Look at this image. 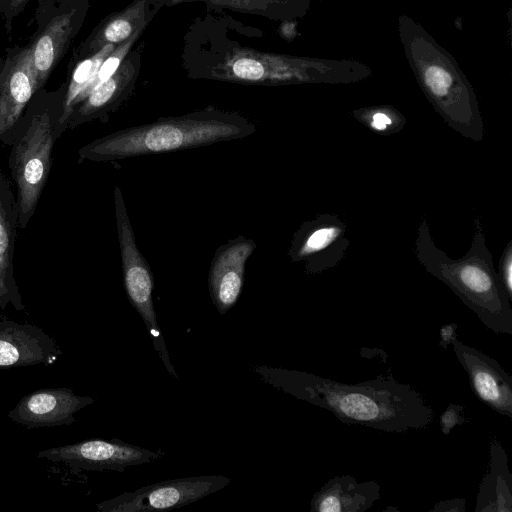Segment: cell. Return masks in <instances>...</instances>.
<instances>
[{
    "label": "cell",
    "mask_w": 512,
    "mask_h": 512,
    "mask_svg": "<svg viewBox=\"0 0 512 512\" xmlns=\"http://www.w3.org/2000/svg\"><path fill=\"white\" fill-rule=\"evenodd\" d=\"M266 381L296 398L332 412L343 423L388 433L427 428L435 413L424 395L392 376L349 384L315 374L264 369Z\"/></svg>",
    "instance_id": "obj_1"
},
{
    "label": "cell",
    "mask_w": 512,
    "mask_h": 512,
    "mask_svg": "<svg viewBox=\"0 0 512 512\" xmlns=\"http://www.w3.org/2000/svg\"><path fill=\"white\" fill-rule=\"evenodd\" d=\"M243 116L206 109L125 128L97 138L78 150L80 160L106 162L206 146L255 132Z\"/></svg>",
    "instance_id": "obj_2"
},
{
    "label": "cell",
    "mask_w": 512,
    "mask_h": 512,
    "mask_svg": "<svg viewBox=\"0 0 512 512\" xmlns=\"http://www.w3.org/2000/svg\"><path fill=\"white\" fill-rule=\"evenodd\" d=\"M66 85L37 90L20 116L9 146L8 166L16 185L19 228L27 227L47 183L52 152L67 130Z\"/></svg>",
    "instance_id": "obj_3"
},
{
    "label": "cell",
    "mask_w": 512,
    "mask_h": 512,
    "mask_svg": "<svg viewBox=\"0 0 512 512\" xmlns=\"http://www.w3.org/2000/svg\"><path fill=\"white\" fill-rule=\"evenodd\" d=\"M36 31L29 46L36 91L70 48L88 12V0H37Z\"/></svg>",
    "instance_id": "obj_4"
},
{
    "label": "cell",
    "mask_w": 512,
    "mask_h": 512,
    "mask_svg": "<svg viewBox=\"0 0 512 512\" xmlns=\"http://www.w3.org/2000/svg\"><path fill=\"white\" fill-rule=\"evenodd\" d=\"M114 208L123 282L128 299L144 321L154 349L161 358L166 370L172 377L178 379L177 373L170 361L164 337L157 323L152 300L153 275L146 259L137 248L124 198L118 186L114 188Z\"/></svg>",
    "instance_id": "obj_5"
},
{
    "label": "cell",
    "mask_w": 512,
    "mask_h": 512,
    "mask_svg": "<svg viewBox=\"0 0 512 512\" xmlns=\"http://www.w3.org/2000/svg\"><path fill=\"white\" fill-rule=\"evenodd\" d=\"M223 475H202L164 480L124 492L96 505L99 512H150L179 508L225 488Z\"/></svg>",
    "instance_id": "obj_6"
},
{
    "label": "cell",
    "mask_w": 512,
    "mask_h": 512,
    "mask_svg": "<svg viewBox=\"0 0 512 512\" xmlns=\"http://www.w3.org/2000/svg\"><path fill=\"white\" fill-rule=\"evenodd\" d=\"M120 439H88L38 452L37 457L63 463L74 470L124 472L132 466L151 463L164 456Z\"/></svg>",
    "instance_id": "obj_7"
},
{
    "label": "cell",
    "mask_w": 512,
    "mask_h": 512,
    "mask_svg": "<svg viewBox=\"0 0 512 512\" xmlns=\"http://www.w3.org/2000/svg\"><path fill=\"white\" fill-rule=\"evenodd\" d=\"M36 92L29 46L8 48L0 57V142L11 144L15 126Z\"/></svg>",
    "instance_id": "obj_8"
},
{
    "label": "cell",
    "mask_w": 512,
    "mask_h": 512,
    "mask_svg": "<svg viewBox=\"0 0 512 512\" xmlns=\"http://www.w3.org/2000/svg\"><path fill=\"white\" fill-rule=\"evenodd\" d=\"M454 353L466 371L475 396L486 406L512 419V377L497 360L468 346L457 337L451 342Z\"/></svg>",
    "instance_id": "obj_9"
},
{
    "label": "cell",
    "mask_w": 512,
    "mask_h": 512,
    "mask_svg": "<svg viewBox=\"0 0 512 512\" xmlns=\"http://www.w3.org/2000/svg\"><path fill=\"white\" fill-rule=\"evenodd\" d=\"M93 402L69 388L40 389L23 396L8 417L29 429L71 425L74 414Z\"/></svg>",
    "instance_id": "obj_10"
},
{
    "label": "cell",
    "mask_w": 512,
    "mask_h": 512,
    "mask_svg": "<svg viewBox=\"0 0 512 512\" xmlns=\"http://www.w3.org/2000/svg\"><path fill=\"white\" fill-rule=\"evenodd\" d=\"M63 352L42 328L19 324L10 319L0 321V369L51 365Z\"/></svg>",
    "instance_id": "obj_11"
},
{
    "label": "cell",
    "mask_w": 512,
    "mask_h": 512,
    "mask_svg": "<svg viewBox=\"0 0 512 512\" xmlns=\"http://www.w3.org/2000/svg\"><path fill=\"white\" fill-rule=\"evenodd\" d=\"M255 248L252 239L239 236L216 251L208 284L210 296L220 314H225L236 304L244 283L245 264Z\"/></svg>",
    "instance_id": "obj_12"
},
{
    "label": "cell",
    "mask_w": 512,
    "mask_h": 512,
    "mask_svg": "<svg viewBox=\"0 0 512 512\" xmlns=\"http://www.w3.org/2000/svg\"><path fill=\"white\" fill-rule=\"evenodd\" d=\"M138 65L135 55L127 54L113 75L97 84L72 107L66 121L67 129L94 120H104L114 111L132 90Z\"/></svg>",
    "instance_id": "obj_13"
},
{
    "label": "cell",
    "mask_w": 512,
    "mask_h": 512,
    "mask_svg": "<svg viewBox=\"0 0 512 512\" xmlns=\"http://www.w3.org/2000/svg\"><path fill=\"white\" fill-rule=\"evenodd\" d=\"M19 228L17 197L7 176L0 170V310L12 305L25 310L14 277V253Z\"/></svg>",
    "instance_id": "obj_14"
},
{
    "label": "cell",
    "mask_w": 512,
    "mask_h": 512,
    "mask_svg": "<svg viewBox=\"0 0 512 512\" xmlns=\"http://www.w3.org/2000/svg\"><path fill=\"white\" fill-rule=\"evenodd\" d=\"M380 499L375 480L359 482L354 476L342 475L328 480L311 500V512H365Z\"/></svg>",
    "instance_id": "obj_15"
},
{
    "label": "cell",
    "mask_w": 512,
    "mask_h": 512,
    "mask_svg": "<svg viewBox=\"0 0 512 512\" xmlns=\"http://www.w3.org/2000/svg\"><path fill=\"white\" fill-rule=\"evenodd\" d=\"M148 0H137L126 9L110 15L100 23L76 49L74 59L88 57L105 45H119L148 23Z\"/></svg>",
    "instance_id": "obj_16"
},
{
    "label": "cell",
    "mask_w": 512,
    "mask_h": 512,
    "mask_svg": "<svg viewBox=\"0 0 512 512\" xmlns=\"http://www.w3.org/2000/svg\"><path fill=\"white\" fill-rule=\"evenodd\" d=\"M475 512H512V474L505 449L492 438L487 471L479 485Z\"/></svg>",
    "instance_id": "obj_17"
},
{
    "label": "cell",
    "mask_w": 512,
    "mask_h": 512,
    "mask_svg": "<svg viewBox=\"0 0 512 512\" xmlns=\"http://www.w3.org/2000/svg\"><path fill=\"white\" fill-rule=\"evenodd\" d=\"M116 46L117 45L114 44L105 45L96 53L80 59L73 68L69 81L65 83L66 121L70 110L79 101L85 90L88 88L100 65L105 58L111 54Z\"/></svg>",
    "instance_id": "obj_18"
},
{
    "label": "cell",
    "mask_w": 512,
    "mask_h": 512,
    "mask_svg": "<svg viewBox=\"0 0 512 512\" xmlns=\"http://www.w3.org/2000/svg\"><path fill=\"white\" fill-rule=\"evenodd\" d=\"M141 32L142 31L136 32L127 41L117 45L115 49L111 52V54L105 58V60L102 62L99 69L97 70L93 80L91 81V83L89 84L88 88L85 90L79 101L83 99L87 95V93L97 84L108 79L111 75L115 73V71L119 68L120 64L127 56L128 52L130 51L131 47L133 46L134 42L141 34Z\"/></svg>",
    "instance_id": "obj_19"
},
{
    "label": "cell",
    "mask_w": 512,
    "mask_h": 512,
    "mask_svg": "<svg viewBox=\"0 0 512 512\" xmlns=\"http://www.w3.org/2000/svg\"><path fill=\"white\" fill-rule=\"evenodd\" d=\"M425 81L435 95L443 96L448 92L452 79L446 70L431 66L425 72Z\"/></svg>",
    "instance_id": "obj_20"
},
{
    "label": "cell",
    "mask_w": 512,
    "mask_h": 512,
    "mask_svg": "<svg viewBox=\"0 0 512 512\" xmlns=\"http://www.w3.org/2000/svg\"><path fill=\"white\" fill-rule=\"evenodd\" d=\"M465 407L461 405L449 404L440 417V429L444 435H448L456 426L461 425L467 420L464 414Z\"/></svg>",
    "instance_id": "obj_21"
},
{
    "label": "cell",
    "mask_w": 512,
    "mask_h": 512,
    "mask_svg": "<svg viewBox=\"0 0 512 512\" xmlns=\"http://www.w3.org/2000/svg\"><path fill=\"white\" fill-rule=\"evenodd\" d=\"M336 234L337 230L335 228H322L316 230L308 238L304 251L314 252L324 248L336 237Z\"/></svg>",
    "instance_id": "obj_22"
},
{
    "label": "cell",
    "mask_w": 512,
    "mask_h": 512,
    "mask_svg": "<svg viewBox=\"0 0 512 512\" xmlns=\"http://www.w3.org/2000/svg\"><path fill=\"white\" fill-rule=\"evenodd\" d=\"M29 2L30 0H4L2 16L7 33L12 31L13 20L24 11Z\"/></svg>",
    "instance_id": "obj_23"
},
{
    "label": "cell",
    "mask_w": 512,
    "mask_h": 512,
    "mask_svg": "<svg viewBox=\"0 0 512 512\" xmlns=\"http://www.w3.org/2000/svg\"><path fill=\"white\" fill-rule=\"evenodd\" d=\"M430 511L432 512H463L465 511L464 498H452L436 503Z\"/></svg>",
    "instance_id": "obj_24"
},
{
    "label": "cell",
    "mask_w": 512,
    "mask_h": 512,
    "mask_svg": "<svg viewBox=\"0 0 512 512\" xmlns=\"http://www.w3.org/2000/svg\"><path fill=\"white\" fill-rule=\"evenodd\" d=\"M456 324H446L440 328V341L439 344L444 349L451 344L452 340L456 338Z\"/></svg>",
    "instance_id": "obj_25"
},
{
    "label": "cell",
    "mask_w": 512,
    "mask_h": 512,
    "mask_svg": "<svg viewBox=\"0 0 512 512\" xmlns=\"http://www.w3.org/2000/svg\"><path fill=\"white\" fill-rule=\"evenodd\" d=\"M391 124V120L383 113H377L373 116L372 126L378 130H383L387 125Z\"/></svg>",
    "instance_id": "obj_26"
},
{
    "label": "cell",
    "mask_w": 512,
    "mask_h": 512,
    "mask_svg": "<svg viewBox=\"0 0 512 512\" xmlns=\"http://www.w3.org/2000/svg\"><path fill=\"white\" fill-rule=\"evenodd\" d=\"M184 1H191V0H170V4H177Z\"/></svg>",
    "instance_id": "obj_27"
},
{
    "label": "cell",
    "mask_w": 512,
    "mask_h": 512,
    "mask_svg": "<svg viewBox=\"0 0 512 512\" xmlns=\"http://www.w3.org/2000/svg\"><path fill=\"white\" fill-rule=\"evenodd\" d=\"M3 4H4V0H0V16H2V13H3Z\"/></svg>",
    "instance_id": "obj_28"
}]
</instances>
